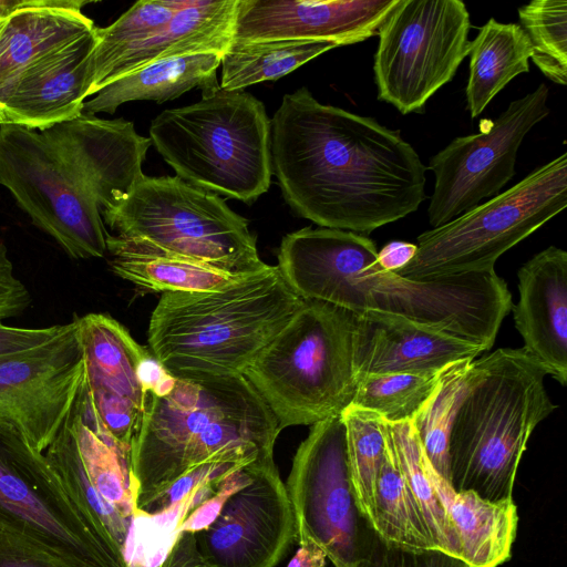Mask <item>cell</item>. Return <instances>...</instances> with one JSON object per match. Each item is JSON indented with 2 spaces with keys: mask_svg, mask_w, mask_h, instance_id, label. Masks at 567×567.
Segmentation results:
<instances>
[{
  "mask_svg": "<svg viewBox=\"0 0 567 567\" xmlns=\"http://www.w3.org/2000/svg\"><path fill=\"white\" fill-rule=\"evenodd\" d=\"M271 172L300 217L369 235L416 212L426 166L399 130L317 101L285 94L270 120Z\"/></svg>",
  "mask_w": 567,
  "mask_h": 567,
  "instance_id": "6da1fadb",
  "label": "cell"
},
{
  "mask_svg": "<svg viewBox=\"0 0 567 567\" xmlns=\"http://www.w3.org/2000/svg\"><path fill=\"white\" fill-rule=\"evenodd\" d=\"M368 236L324 227L287 234L278 269L302 299L354 313L400 316L447 331L489 350L512 308L506 282L494 271L413 280L382 269Z\"/></svg>",
  "mask_w": 567,
  "mask_h": 567,
  "instance_id": "7a4b0ae2",
  "label": "cell"
},
{
  "mask_svg": "<svg viewBox=\"0 0 567 567\" xmlns=\"http://www.w3.org/2000/svg\"><path fill=\"white\" fill-rule=\"evenodd\" d=\"M145 393L130 453L137 509L152 512L176 481L203 465L274 456L281 430L244 375L186 380L166 373Z\"/></svg>",
  "mask_w": 567,
  "mask_h": 567,
  "instance_id": "3957f363",
  "label": "cell"
},
{
  "mask_svg": "<svg viewBox=\"0 0 567 567\" xmlns=\"http://www.w3.org/2000/svg\"><path fill=\"white\" fill-rule=\"evenodd\" d=\"M302 301L272 265L218 291L164 292L150 319L148 351L177 379L244 375Z\"/></svg>",
  "mask_w": 567,
  "mask_h": 567,
  "instance_id": "277c9868",
  "label": "cell"
},
{
  "mask_svg": "<svg viewBox=\"0 0 567 567\" xmlns=\"http://www.w3.org/2000/svg\"><path fill=\"white\" fill-rule=\"evenodd\" d=\"M546 370L523 348L474 359L449 435V484L489 502L513 499L519 461L534 429L556 408Z\"/></svg>",
  "mask_w": 567,
  "mask_h": 567,
  "instance_id": "5b68a950",
  "label": "cell"
},
{
  "mask_svg": "<svg viewBox=\"0 0 567 567\" xmlns=\"http://www.w3.org/2000/svg\"><path fill=\"white\" fill-rule=\"evenodd\" d=\"M87 0H22L0 17V125L44 130L82 114L97 27Z\"/></svg>",
  "mask_w": 567,
  "mask_h": 567,
  "instance_id": "8992f818",
  "label": "cell"
},
{
  "mask_svg": "<svg viewBox=\"0 0 567 567\" xmlns=\"http://www.w3.org/2000/svg\"><path fill=\"white\" fill-rule=\"evenodd\" d=\"M150 138L176 176L198 188L246 204L269 189L270 120L250 93L219 89L165 110Z\"/></svg>",
  "mask_w": 567,
  "mask_h": 567,
  "instance_id": "52a82bcc",
  "label": "cell"
},
{
  "mask_svg": "<svg viewBox=\"0 0 567 567\" xmlns=\"http://www.w3.org/2000/svg\"><path fill=\"white\" fill-rule=\"evenodd\" d=\"M355 313L303 299L288 323L244 372L279 429L313 425L351 404Z\"/></svg>",
  "mask_w": 567,
  "mask_h": 567,
  "instance_id": "ba28073f",
  "label": "cell"
},
{
  "mask_svg": "<svg viewBox=\"0 0 567 567\" xmlns=\"http://www.w3.org/2000/svg\"><path fill=\"white\" fill-rule=\"evenodd\" d=\"M101 215L117 236L167 252L239 274L267 267L247 220L220 196L177 176L143 175Z\"/></svg>",
  "mask_w": 567,
  "mask_h": 567,
  "instance_id": "9c48e42d",
  "label": "cell"
},
{
  "mask_svg": "<svg viewBox=\"0 0 567 567\" xmlns=\"http://www.w3.org/2000/svg\"><path fill=\"white\" fill-rule=\"evenodd\" d=\"M567 206V154L507 190L417 237L414 258L398 275L432 280L494 271L496 260Z\"/></svg>",
  "mask_w": 567,
  "mask_h": 567,
  "instance_id": "30bf717a",
  "label": "cell"
},
{
  "mask_svg": "<svg viewBox=\"0 0 567 567\" xmlns=\"http://www.w3.org/2000/svg\"><path fill=\"white\" fill-rule=\"evenodd\" d=\"M0 527L73 567H126L73 503L44 452L2 420Z\"/></svg>",
  "mask_w": 567,
  "mask_h": 567,
  "instance_id": "8fae6325",
  "label": "cell"
},
{
  "mask_svg": "<svg viewBox=\"0 0 567 567\" xmlns=\"http://www.w3.org/2000/svg\"><path fill=\"white\" fill-rule=\"evenodd\" d=\"M471 27L461 0H399L378 31V99L403 115L423 110L468 55Z\"/></svg>",
  "mask_w": 567,
  "mask_h": 567,
  "instance_id": "7c38bea8",
  "label": "cell"
},
{
  "mask_svg": "<svg viewBox=\"0 0 567 567\" xmlns=\"http://www.w3.org/2000/svg\"><path fill=\"white\" fill-rule=\"evenodd\" d=\"M286 489L298 544L318 545L334 567H357L375 530L358 505L341 414L311 425L295 454Z\"/></svg>",
  "mask_w": 567,
  "mask_h": 567,
  "instance_id": "4fadbf2b",
  "label": "cell"
},
{
  "mask_svg": "<svg viewBox=\"0 0 567 567\" xmlns=\"http://www.w3.org/2000/svg\"><path fill=\"white\" fill-rule=\"evenodd\" d=\"M0 184L69 257L105 256L109 233L96 199L40 132L0 125Z\"/></svg>",
  "mask_w": 567,
  "mask_h": 567,
  "instance_id": "5bb4252c",
  "label": "cell"
},
{
  "mask_svg": "<svg viewBox=\"0 0 567 567\" xmlns=\"http://www.w3.org/2000/svg\"><path fill=\"white\" fill-rule=\"evenodd\" d=\"M293 540L291 504L270 456L257 462L250 483L212 524L181 533L159 567H275Z\"/></svg>",
  "mask_w": 567,
  "mask_h": 567,
  "instance_id": "9a60e30c",
  "label": "cell"
},
{
  "mask_svg": "<svg viewBox=\"0 0 567 567\" xmlns=\"http://www.w3.org/2000/svg\"><path fill=\"white\" fill-rule=\"evenodd\" d=\"M548 97V86L540 83L512 101L485 131L456 137L430 158L426 169L435 181L427 216L433 228L499 194L515 175L524 137L549 114Z\"/></svg>",
  "mask_w": 567,
  "mask_h": 567,
  "instance_id": "2e32d148",
  "label": "cell"
},
{
  "mask_svg": "<svg viewBox=\"0 0 567 567\" xmlns=\"http://www.w3.org/2000/svg\"><path fill=\"white\" fill-rule=\"evenodd\" d=\"M44 454L73 503L123 558L136 509L130 455L99 425L79 392Z\"/></svg>",
  "mask_w": 567,
  "mask_h": 567,
  "instance_id": "e0dca14e",
  "label": "cell"
},
{
  "mask_svg": "<svg viewBox=\"0 0 567 567\" xmlns=\"http://www.w3.org/2000/svg\"><path fill=\"white\" fill-rule=\"evenodd\" d=\"M84 378L76 319L51 340L0 355V420L40 452L56 436Z\"/></svg>",
  "mask_w": 567,
  "mask_h": 567,
  "instance_id": "ac0fdd59",
  "label": "cell"
},
{
  "mask_svg": "<svg viewBox=\"0 0 567 567\" xmlns=\"http://www.w3.org/2000/svg\"><path fill=\"white\" fill-rule=\"evenodd\" d=\"M74 318L84 357L80 393L99 425L130 455L146 405L141 367L150 351L106 313Z\"/></svg>",
  "mask_w": 567,
  "mask_h": 567,
  "instance_id": "d6986e66",
  "label": "cell"
},
{
  "mask_svg": "<svg viewBox=\"0 0 567 567\" xmlns=\"http://www.w3.org/2000/svg\"><path fill=\"white\" fill-rule=\"evenodd\" d=\"M399 0H238L233 42L328 41L339 47L375 34Z\"/></svg>",
  "mask_w": 567,
  "mask_h": 567,
  "instance_id": "ffe728a7",
  "label": "cell"
},
{
  "mask_svg": "<svg viewBox=\"0 0 567 567\" xmlns=\"http://www.w3.org/2000/svg\"><path fill=\"white\" fill-rule=\"evenodd\" d=\"M39 132L91 190L101 212L144 175L142 163L152 142L130 121L82 113Z\"/></svg>",
  "mask_w": 567,
  "mask_h": 567,
  "instance_id": "44dd1931",
  "label": "cell"
},
{
  "mask_svg": "<svg viewBox=\"0 0 567 567\" xmlns=\"http://www.w3.org/2000/svg\"><path fill=\"white\" fill-rule=\"evenodd\" d=\"M483 347L437 328L400 316L355 313L353 360L355 378L394 372H439L474 360Z\"/></svg>",
  "mask_w": 567,
  "mask_h": 567,
  "instance_id": "7402d4cb",
  "label": "cell"
},
{
  "mask_svg": "<svg viewBox=\"0 0 567 567\" xmlns=\"http://www.w3.org/2000/svg\"><path fill=\"white\" fill-rule=\"evenodd\" d=\"M512 305L524 351L558 383H567V252L549 246L518 270Z\"/></svg>",
  "mask_w": 567,
  "mask_h": 567,
  "instance_id": "603a6c76",
  "label": "cell"
},
{
  "mask_svg": "<svg viewBox=\"0 0 567 567\" xmlns=\"http://www.w3.org/2000/svg\"><path fill=\"white\" fill-rule=\"evenodd\" d=\"M238 0H184L182 9L152 35L125 50L99 78L89 96L153 62L196 53H224L231 42Z\"/></svg>",
  "mask_w": 567,
  "mask_h": 567,
  "instance_id": "cb8c5ba5",
  "label": "cell"
},
{
  "mask_svg": "<svg viewBox=\"0 0 567 567\" xmlns=\"http://www.w3.org/2000/svg\"><path fill=\"white\" fill-rule=\"evenodd\" d=\"M432 481L468 567H498L509 559L518 523L514 499L489 502L471 491L455 492L434 470Z\"/></svg>",
  "mask_w": 567,
  "mask_h": 567,
  "instance_id": "d4e9b609",
  "label": "cell"
},
{
  "mask_svg": "<svg viewBox=\"0 0 567 567\" xmlns=\"http://www.w3.org/2000/svg\"><path fill=\"white\" fill-rule=\"evenodd\" d=\"M106 252L116 276L152 292L218 291L251 274L233 272L117 235H107Z\"/></svg>",
  "mask_w": 567,
  "mask_h": 567,
  "instance_id": "484cf974",
  "label": "cell"
},
{
  "mask_svg": "<svg viewBox=\"0 0 567 567\" xmlns=\"http://www.w3.org/2000/svg\"><path fill=\"white\" fill-rule=\"evenodd\" d=\"M221 53L207 52L163 59L135 70L104 86L96 96L83 103L82 113L113 114L130 101L174 100L193 89L203 94L220 89L217 69Z\"/></svg>",
  "mask_w": 567,
  "mask_h": 567,
  "instance_id": "4316f807",
  "label": "cell"
},
{
  "mask_svg": "<svg viewBox=\"0 0 567 567\" xmlns=\"http://www.w3.org/2000/svg\"><path fill=\"white\" fill-rule=\"evenodd\" d=\"M467 110L476 118L517 75L529 71L530 42L518 23L491 18L471 41Z\"/></svg>",
  "mask_w": 567,
  "mask_h": 567,
  "instance_id": "83f0119b",
  "label": "cell"
},
{
  "mask_svg": "<svg viewBox=\"0 0 567 567\" xmlns=\"http://www.w3.org/2000/svg\"><path fill=\"white\" fill-rule=\"evenodd\" d=\"M338 47L333 42L310 40L231 41L221 55L220 89L243 91L259 82L278 80Z\"/></svg>",
  "mask_w": 567,
  "mask_h": 567,
  "instance_id": "f1b7e54d",
  "label": "cell"
},
{
  "mask_svg": "<svg viewBox=\"0 0 567 567\" xmlns=\"http://www.w3.org/2000/svg\"><path fill=\"white\" fill-rule=\"evenodd\" d=\"M373 528L382 539L396 546L436 548L400 468L390 431L385 456L374 486Z\"/></svg>",
  "mask_w": 567,
  "mask_h": 567,
  "instance_id": "f546056e",
  "label": "cell"
},
{
  "mask_svg": "<svg viewBox=\"0 0 567 567\" xmlns=\"http://www.w3.org/2000/svg\"><path fill=\"white\" fill-rule=\"evenodd\" d=\"M388 423V422H386ZM400 468L436 548L458 558V545L432 481L430 463L412 421L388 423Z\"/></svg>",
  "mask_w": 567,
  "mask_h": 567,
  "instance_id": "4dcf8cb0",
  "label": "cell"
},
{
  "mask_svg": "<svg viewBox=\"0 0 567 567\" xmlns=\"http://www.w3.org/2000/svg\"><path fill=\"white\" fill-rule=\"evenodd\" d=\"M221 480L205 483L179 502L158 511L150 513L136 508L122 551L125 566L159 567L172 550L183 520L213 495Z\"/></svg>",
  "mask_w": 567,
  "mask_h": 567,
  "instance_id": "1f68e13d",
  "label": "cell"
},
{
  "mask_svg": "<svg viewBox=\"0 0 567 567\" xmlns=\"http://www.w3.org/2000/svg\"><path fill=\"white\" fill-rule=\"evenodd\" d=\"M446 369L358 375L351 404L375 412L388 423L413 421L434 396Z\"/></svg>",
  "mask_w": 567,
  "mask_h": 567,
  "instance_id": "d6a6232c",
  "label": "cell"
},
{
  "mask_svg": "<svg viewBox=\"0 0 567 567\" xmlns=\"http://www.w3.org/2000/svg\"><path fill=\"white\" fill-rule=\"evenodd\" d=\"M341 417L347 430L349 462L358 505L373 527L374 486L386 452L388 423L375 412L353 404L343 410Z\"/></svg>",
  "mask_w": 567,
  "mask_h": 567,
  "instance_id": "836d02e7",
  "label": "cell"
},
{
  "mask_svg": "<svg viewBox=\"0 0 567 567\" xmlns=\"http://www.w3.org/2000/svg\"><path fill=\"white\" fill-rule=\"evenodd\" d=\"M532 61L551 82L567 84V1L533 0L518 8Z\"/></svg>",
  "mask_w": 567,
  "mask_h": 567,
  "instance_id": "e575fe53",
  "label": "cell"
},
{
  "mask_svg": "<svg viewBox=\"0 0 567 567\" xmlns=\"http://www.w3.org/2000/svg\"><path fill=\"white\" fill-rule=\"evenodd\" d=\"M472 361L449 367L432 400L412 421L430 463L445 481H449L450 430L466 388Z\"/></svg>",
  "mask_w": 567,
  "mask_h": 567,
  "instance_id": "d590c367",
  "label": "cell"
},
{
  "mask_svg": "<svg viewBox=\"0 0 567 567\" xmlns=\"http://www.w3.org/2000/svg\"><path fill=\"white\" fill-rule=\"evenodd\" d=\"M183 6L184 0H141L109 27H97V43L92 59V83L125 50L167 24Z\"/></svg>",
  "mask_w": 567,
  "mask_h": 567,
  "instance_id": "8d00e7d4",
  "label": "cell"
},
{
  "mask_svg": "<svg viewBox=\"0 0 567 567\" xmlns=\"http://www.w3.org/2000/svg\"><path fill=\"white\" fill-rule=\"evenodd\" d=\"M357 567H468L462 559L439 548L414 549L390 544L377 533Z\"/></svg>",
  "mask_w": 567,
  "mask_h": 567,
  "instance_id": "74e56055",
  "label": "cell"
},
{
  "mask_svg": "<svg viewBox=\"0 0 567 567\" xmlns=\"http://www.w3.org/2000/svg\"><path fill=\"white\" fill-rule=\"evenodd\" d=\"M260 460L262 458L241 466L225 476L218 483L213 495L189 512L178 528V535L181 533H196L212 524L220 513L227 499L234 493L250 483L255 466Z\"/></svg>",
  "mask_w": 567,
  "mask_h": 567,
  "instance_id": "f35d334b",
  "label": "cell"
},
{
  "mask_svg": "<svg viewBox=\"0 0 567 567\" xmlns=\"http://www.w3.org/2000/svg\"><path fill=\"white\" fill-rule=\"evenodd\" d=\"M0 567H73L45 548L0 527Z\"/></svg>",
  "mask_w": 567,
  "mask_h": 567,
  "instance_id": "ab89813d",
  "label": "cell"
},
{
  "mask_svg": "<svg viewBox=\"0 0 567 567\" xmlns=\"http://www.w3.org/2000/svg\"><path fill=\"white\" fill-rule=\"evenodd\" d=\"M65 324L47 328H18L0 321V355L20 352L40 346L58 336Z\"/></svg>",
  "mask_w": 567,
  "mask_h": 567,
  "instance_id": "60d3db41",
  "label": "cell"
},
{
  "mask_svg": "<svg viewBox=\"0 0 567 567\" xmlns=\"http://www.w3.org/2000/svg\"><path fill=\"white\" fill-rule=\"evenodd\" d=\"M417 246L412 243L393 240L378 251V262L386 271H399L415 256Z\"/></svg>",
  "mask_w": 567,
  "mask_h": 567,
  "instance_id": "b9f144b4",
  "label": "cell"
},
{
  "mask_svg": "<svg viewBox=\"0 0 567 567\" xmlns=\"http://www.w3.org/2000/svg\"><path fill=\"white\" fill-rule=\"evenodd\" d=\"M326 553L313 543L299 545L287 567H327Z\"/></svg>",
  "mask_w": 567,
  "mask_h": 567,
  "instance_id": "7bdbcfd3",
  "label": "cell"
},
{
  "mask_svg": "<svg viewBox=\"0 0 567 567\" xmlns=\"http://www.w3.org/2000/svg\"><path fill=\"white\" fill-rule=\"evenodd\" d=\"M22 0H0V17L18 7Z\"/></svg>",
  "mask_w": 567,
  "mask_h": 567,
  "instance_id": "ee69618b",
  "label": "cell"
}]
</instances>
